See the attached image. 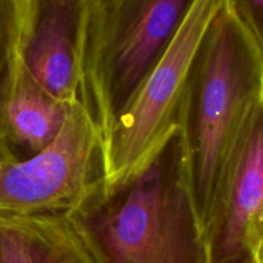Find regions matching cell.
I'll return each instance as SVG.
<instances>
[{
  "label": "cell",
  "mask_w": 263,
  "mask_h": 263,
  "mask_svg": "<svg viewBox=\"0 0 263 263\" xmlns=\"http://www.w3.org/2000/svg\"><path fill=\"white\" fill-rule=\"evenodd\" d=\"M10 218L25 230L33 263H102L91 235L77 215Z\"/></svg>",
  "instance_id": "9c48e42d"
},
{
  "label": "cell",
  "mask_w": 263,
  "mask_h": 263,
  "mask_svg": "<svg viewBox=\"0 0 263 263\" xmlns=\"http://www.w3.org/2000/svg\"><path fill=\"white\" fill-rule=\"evenodd\" d=\"M0 263H33L27 235L15 218L0 216Z\"/></svg>",
  "instance_id": "8fae6325"
},
{
  "label": "cell",
  "mask_w": 263,
  "mask_h": 263,
  "mask_svg": "<svg viewBox=\"0 0 263 263\" xmlns=\"http://www.w3.org/2000/svg\"><path fill=\"white\" fill-rule=\"evenodd\" d=\"M253 263H254V262H253Z\"/></svg>",
  "instance_id": "9a60e30c"
},
{
  "label": "cell",
  "mask_w": 263,
  "mask_h": 263,
  "mask_svg": "<svg viewBox=\"0 0 263 263\" xmlns=\"http://www.w3.org/2000/svg\"><path fill=\"white\" fill-rule=\"evenodd\" d=\"M77 216L102 263H208L180 130L143 171Z\"/></svg>",
  "instance_id": "7a4b0ae2"
},
{
  "label": "cell",
  "mask_w": 263,
  "mask_h": 263,
  "mask_svg": "<svg viewBox=\"0 0 263 263\" xmlns=\"http://www.w3.org/2000/svg\"><path fill=\"white\" fill-rule=\"evenodd\" d=\"M67 107L51 99L33 82L21 58L0 112V134L18 159L32 157L55 139Z\"/></svg>",
  "instance_id": "ba28073f"
},
{
  "label": "cell",
  "mask_w": 263,
  "mask_h": 263,
  "mask_svg": "<svg viewBox=\"0 0 263 263\" xmlns=\"http://www.w3.org/2000/svg\"><path fill=\"white\" fill-rule=\"evenodd\" d=\"M233 3L263 54V0H233Z\"/></svg>",
  "instance_id": "7c38bea8"
},
{
  "label": "cell",
  "mask_w": 263,
  "mask_h": 263,
  "mask_svg": "<svg viewBox=\"0 0 263 263\" xmlns=\"http://www.w3.org/2000/svg\"><path fill=\"white\" fill-rule=\"evenodd\" d=\"M263 236V98L249 116L203 231L208 263H253Z\"/></svg>",
  "instance_id": "8992f818"
},
{
  "label": "cell",
  "mask_w": 263,
  "mask_h": 263,
  "mask_svg": "<svg viewBox=\"0 0 263 263\" xmlns=\"http://www.w3.org/2000/svg\"><path fill=\"white\" fill-rule=\"evenodd\" d=\"M81 0H25L21 58L28 76L59 104L79 100L76 44Z\"/></svg>",
  "instance_id": "52a82bcc"
},
{
  "label": "cell",
  "mask_w": 263,
  "mask_h": 263,
  "mask_svg": "<svg viewBox=\"0 0 263 263\" xmlns=\"http://www.w3.org/2000/svg\"><path fill=\"white\" fill-rule=\"evenodd\" d=\"M14 159H18L17 157H15L14 152L12 151V148H10L8 141L4 139V136L0 134V168H2L7 162L14 161Z\"/></svg>",
  "instance_id": "4fadbf2b"
},
{
  "label": "cell",
  "mask_w": 263,
  "mask_h": 263,
  "mask_svg": "<svg viewBox=\"0 0 263 263\" xmlns=\"http://www.w3.org/2000/svg\"><path fill=\"white\" fill-rule=\"evenodd\" d=\"M25 0H0V112L21 61Z\"/></svg>",
  "instance_id": "30bf717a"
},
{
  "label": "cell",
  "mask_w": 263,
  "mask_h": 263,
  "mask_svg": "<svg viewBox=\"0 0 263 263\" xmlns=\"http://www.w3.org/2000/svg\"><path fill=\"white\" fill-rule=\"evenodd\" d=\"M253 262L254 263H263V236L261 240L257 243L256 248L253 251Z\"/></svg>",
  "instance_id": "5bb4252c"
},
{
  "label": "cell",
  "mask_w": 263,
  "mask_h": 263,
  "mask_svg": "<svg viewBox=\"0 0 263 263\" xmlns=\"http://www.w3.org/2000/svg\"><path fill=\"white\" fill-rule=\"evenodd\" d=\"M104 180L102 139L76 102L45 149L0 168V216L79 215L103 194Z\"/></svg>",
  "instance_id": "5b68a950"
},
{
  "label": "cell",
  "mask_w": 263,
  "mask_h": 263,
  "mask_svg": "<svg viewBox=\"0 0 263 263\" xmlns=\"http://www.w3.org/2000/svg\"><path fill=\"white\" fill-rule=\"evenodd\" d=\"M193 0H81L79 100L103 143L168 46Z\"/></svg>",
  "instance_id": "3957f363"
},
{
  "label": "cell",
  "mask_w": 263,
  "mask_h": 263,
  "mask_svg": "<svg viewBox=\"0 0 263 263\" xmlns=\"http://www.w3.org/2000/svg\"><path fill=\"white\" fill-rule=\"evenodd\" d=\"M223 0H193L168 46L104 144V192L143 171L177 133L187 81L199 46Z\"/></svg>",
  "instance_id": "277c9868"
},
{
  "label": "cell",
  "mask_w": 263,
  "mask_h": 263,
  "mask_svg": "<svg viewBox=\"0 0 263 263\" xmlns=\"http://www.w3.org/2000/svg\"><path fill=\"white\" fill-rule=\"evenodd\" d=\"M262 98L263 54L233 0H223L193 63L179 126L202 235L247 121Z\"/></svg>",
  "instance_id": "6da1fadb"
}]
</instances>
